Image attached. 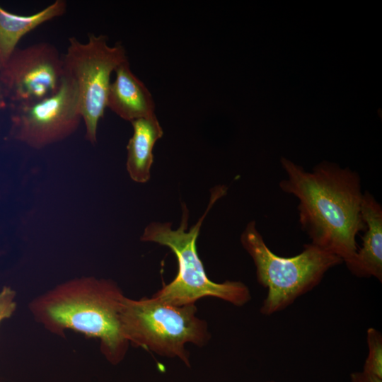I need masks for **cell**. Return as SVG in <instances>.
Segmentation results:
<instances>
[{"label": "cell", "instance_id": "cell-5", "mask_svg": "<svg viewBox=\"0 0 382 382\" xmlns=\"http://www.w3.org/2000/svg\"><path fill=\"white\" fill-rule=\"evenodd\" d=\"M241 243L253 260L258 283L267 289L260 310L265 316L285 309L318 285L330 269L343 263L340 257L311 243L296 256H279L267 247L253 220L243 231Z\"/></svg>", "mask_w": 382, "mask_h": 382}, {"label": "cell", "instance_id": "cell-4", "mask_svg": "<svg viewBox=\"0 0 382 382\" xmlns=\"http://www.w3.org/2000/svg\"><path fill=\"white\" fill-rule=\"evenodd\" d=\"M197 312L195 304L178 306L154 296L132 299L124 296L120 319L129 344L161 357L178 358L190 367L186 345L202 347L211 338L207 321Z\"/></svg>", "mask_w": 382, "mask_h": 382}, {"label": "cell", "instance_id": "cell-6", "mask_svg": "<svg viewBox=\"0 0 382 382\" xmlns=\"http://www.w3.org/2000/svg\"><path fill=\"white\" fill-rule=\"evenodd\" d=\"M127 59L124 46L109 45L104 35L91 34L86 42L69 38L62 55L64 73L77 88L86 138L91 144L96 142L98 123L107 108L111 74Z\"/></svg>", "mask_w": 382, "mask_h": 382}, {"label": "cell", "instance_id": "cell-7", "mask_svg": "<svg viewBox=\"0 0 382 382\" xmlns=\"http://www.w3.org/2000/svg\"><path fill=\"white\" fill-rule=\"evenodd\" d=\"M81 120L77 88L64 75L55 94L35 103L14 105L11 135L41 149L69 137Z\"/></svg>", "mask_w": 382, "mask_h": 382}, {"label": "cell", "instance_id": "cell-2", "mask_svg": "<svg viewBox=\"0 0 382 382\" xmlns=\"http://www.w3.org/2000/svg\"><path fill=\"white\" fill-rule=\"evenodd\" d=\"M124 295L116 283L94 277L63 283L33 300L36 320L53 333L72 330L100 340V350L112 364L125 358L129 342L122 331L120 309Z\"/></svg>", "mask_w": 382, "mask_h": 382}, {"label": "cell", "instance_id": "cell-14", "mask_svg": "<svg viewBox=\"0 0 382 382\" xmlns=\"http://www.w3.org/2000/svg\"><path fill=\"white\" fill-rule=\"evenodd\" d=\"M15 298L16 293L9 286H4L0 291V323L15 311L16 308Z\"/></svg>", "mask_w": 382, "mask_h": 382}, {"label": "cell", "instance_id": "cell-9", "mask_svg": "<svg viewBox=\"0 0 382 382\" xmlns=\"http://www.w3.org/2000/svg\"><path fill=\"white\" fill-rule=\"evenodd\" d=\"M361 216L366 227L362 245L346 265L357 277L376 278L382 282V207L367 190L363 192Z\"/></svg>", "mask_w": 382, "mask_h": 382}, {"label": "cell", "instance_id": "cell-13", "mask_svg": "<svg viewBox=\"0 0 382 382\" xmlns=\"http://www.w3.org/2000/svg\"><path fill=\"white\" fill-rule=\"evenodd\" d=\"M368 355L365 360L364 372L382 378V335L380 332L369 328L366 333Z\"/></svg>", "mask_w": 382, "mask_h": 382}, {"label": "cell", "instance_id": "cell-16", "mask_svg": "<svg viewBox=\"0 0 382 382\" xmlns=\"http://www.w3.org/2000/svg\"><path fill=\"white\" fill-rule=\"evenodd\" d=\"M6 98L4 94L1 83H0V110L4 109L6 106Z\"/></svg>", "mask_w": 382, "mask_h": 382}, {"label": "cell", "instance_id": "cell-11", "mask_svg": "<svg viewBox=\"0 0 382 382\" xmlns=\"http://www.w3.org/2000/svg\"><path fill=\"white\" fill-rule=\"evenodd\" d=\"M131 123L133 134L127 145V170L132 180L144 183L150 178L154 146L163 131L156 114Z\"/></svg>", "mask_w": 382, "mask_h": 382}, {"label": "cell", "instance_id": "cell-17", "mask_svg": "<svg viewBox=\"0 0 382 382\" xmlns=\"http://www.w3.org/2000/svg\"><path fill=\"white\" fill-rule=\"evenodd\" d=\"M267 382H275V381H267Z\"/></svg>", "mask_w": 382, "mask_h": 382}, {"label": "cell", "instance_id": "cell-8", "mask_svg": "<svg viewBox=\"0 0 382 382\" xmlns=\"http://www.w3.org/2000/svg\"><path fill=\"white\" fill-rule=\"evenodd\" d=\"M64 76L62 55L44 42L16 48L0 67L4 94L13 105L35 103L55 94Z\"/></svg>", "mask_w": 382, "mask_h": 382}, {"label": "cell", "instance_id": "cell-15", "mask_svg": "<svg viewBox=\"0 0 382 382\" xmlns=\"http://www.w3.org/2000/svg\"><path fill=\"white\" fill-rule=\"evenodd\" d=\"M351 382H382V378L366 374L364 371L353 372L350 374Z\"/></svg>", "mask_w": 382, "mask_h": 382}, {"label": "cell", "instance_id": "cell-12", "mask_svg": "<svg viewBox=\"0 0 382 382\" xmlns=\"http://www.w3.org/2000/svg\"><path fill=\"white\" fill-rule=\"evenodd\" d=\"M67 4L56 0L45 8L30 15H18L0 6V67L10 58L20 40L40 25L64 14Z\"/></svg>", "mask_w": 382, "mask_h": 382}, {"label": "cell", "instance_id": "cell-1", "mask_svg": "<svg viewBox=\"0 0 382 382\" xmlns=\"http://www.w3.org/2000/svg\"><path fill=\"white\" fill-rule=\"evenodd\" d=\"M281 164L286 178L279 187L299 199V223L311 243L349 263L358 249L356 236L366 227L361 216L359 174L328 161L320 162L312 172L286 158Z\"/></svg>", "mask_w": 382, "mask_h": 382}, {"label": "cell", "instance_id": "cell-3", "mask_svg": "<svg viewBox=\"0 0 382 382\" xmlns=\"http://www.w3.org/2000/svg\"><path fill=\"white\" fill-rule=\"evenodd\" d=\"M226 187L218 185L211 191L209 202L203 215L189 230V212L183 203L180 225L175 230L170 223L151 222L147 225L141 241L156 243L170 248L178 261V273L170 283L153 296L173 305L195 304L199 299L212 296L236 306H243L251 299L249 288L240 281L216 283L208 277L197 248V241L202 222L215 202L225 195Z\"/></svg>", "mask_w": 382, "mask_h": 382}, {"label": "cell", "instance_id": "cell-10", "mask_svg": "<svg viewBox=\"0 0 382 382\" xmlns=\"http://www.w3.org/2000/svg\"><path fill=\"white\" fill-rule=\"evenodd\" d=\"M107 108L122 119L132 122L155 114V103L145 84L132 71L128 59L115 70Z\"/></svg>", "mask_w": 382, "mask_h": 382}]
</instances>
